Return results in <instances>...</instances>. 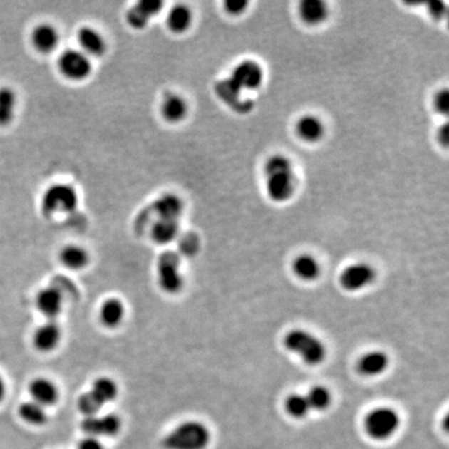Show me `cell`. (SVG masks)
<instances>
[{
  "label": "cell",
  "instance_id": "cell-16",
  "mask_svg": "<svg viewBox=\"0 0 449 449\" xmlns=\"http://www.w3.org/2000/svg\"><path fill=\"white\" fill-rule=\"evenodd\" d=\"M298 10L301 21L310 26L323 24L330 13L328 4L323 0H303Z\"/></svg>",
  "mask_w": 449,
  "mask_h": 449
},
{
  "label": "cell",
  "instance_id": "cell-28",
  "mask_svg": "<svg viewBox=\"0 0 449 449\" xmlns=\"http://www.w3.org/2000/svg\"><path fill=\"white\" fill-rule=\"evenodd\" d=\"M294 271L299 278L305 281L315 280L321 273L319 262L312 256L303 255L296 258L294 263Z\"/></svg>",
  "mask_w": 449,
  "mask_h": 449
},
{
  "label": "cell",
  "instance_id": "cell-33",
  "mask_svg": "<svg viewBox=\"0 0 449 449\" xmlns=\"http://www.w3.org/2000/svg\"><path fill=\"white\" fill-rule=\"evenodd\" d=\"M435 110L440 115H446L449 110V92L448 88L439 91L435 96L434 100Z\"/></svg>",
  "mask_w": 449,
  "mask_h": 449
},
{
  "label": "cell",
  "instance_id": "cell-37",
  "mask_svg": "<svg viewBox=\"0 0 449 449\" xmlns=\"http://www.w3.org/2000/svg\"><path fill=\"white\" fill-rule=\"evenodd\" d=\"M438 142L444 146H448L449 140V127L448 124H444L438 131Z\"/></svg>",
  "mask_w": 449,
  "mask_h": 449
},
{
  "label": "cell",
  "instance_id": "cell-24",
  "mask_svg": "<svg viewBox=\"0 0 449 449\" xmlns=\"http://www.w3.org/2000/svg\"><path fill=\"white\" fill-rule=\"evenodd\" d=\"M389 359L387 355L382 351H371L363 356L359 361L358 368L360 373L364 376H374L384 373L386 371Z\"/></svg>",
  "mask_w": 449,
  "mask_h": 449
},
{
  "label": "cell",
  "instance_id": "cell-19",
  "mask_svg": "<svg viewBox=\"0 0 449 449\" xmlns=\"http://www.w3.org/2000/svg\"><path fill=\"white\" fill-rule=\"evenodd\" d=\"M29 393L33 401L46 408L54 405L58 399V389L46 378H35L29 385Z\"/></svg>",
  "mask_w": 449,
  "mask_h": 449
},
{
  "label": "cell",
  "instance_id": "cell-12",
  "mask_svg": "<svg viewBox=\"0 0 449 449\" xmlns=\"http://www.w3.org/2000/svg\"><path fill=\"white\" fill-rule=\"evenodd\" d=\"M190 106L182 95L178 93H167L160 103V113L163 119L171 124L182 122L187 117Z\"/></svg>",
  "mask_w": 449,
  "mask_h": 449
},
{
  "label": "cell",
  "instance_id": "cell-23",
  "mask_svg": "<svg viewBox=\"0 0 449 449\" xmlns=\"http://www.w3.org/2000/svg\"><path fill=\"white\" fill-rule=\"evenodd\" d=\"M180 226L176 220L158 219L151 229V237L158 244H167L178 237Z\"/></svg>",
  "mask_w": 449,
  "mask_h": 449
},
{
  "label": "cell",
  "instance_id": "cell-13",
  "mask_svg": "<svg viewBox=\"0 0 449 449\" xmlns=\"http://www.w3.org/2000/svg\"><path fill=\"white\" fill-rule=\"evenodd\" d=\"M63 296L58 288L49 287L38 292L37 296L38 309L49 321H54L63 310Z\"/></svg>",
  "mask_w": 449,
  "mask_h": 449
},
{
  "label": "cell",
  "instance_id": "cell-36",
  "mask_svg": "<svg viewBox=\"0 0 449 449\" xmlns=\"http://www.w3.org/2000/svg\"><path fill=\"white\" fill-rule=\"evenodd\" d=\"M78 449H104L98 438L87 436L78 444Z\"/></svg>",
  "mask_w": 449,
  "mask_h": 449
},
{
  "label": "cell",
  "instance_id": "cell-4",
  "mask_svg": "<svg viewBox=\"0 0 449 449\" xmlns=\"http://www.w3.org/2000/svg\"><path fill=\"white\" fill-rule=\"evenodd\" d=\"M285 348L296 353L304 362L317 365L326 359V346L321 340L304 330H294L284 338Z\"/></svg>",
  "mask_w": 449,
  "mask_h": 449
},
{
  "label": "cell",
  "instance_id": "cell-26",
  "mask_svg": "<svg viewBox=\"0 0 449 449\" xmlns=\"http://www.w3.org/2000/svg\"><path fill=\"white\" fill-rule=\"evenodd\" d=\"M17 106V95L13 88H0V125L6 126L13 121Z\"/></svg>",
  "mask_w": 449,
  "mask_h": 449
},
{
  "label": "cell",
  "instance_id": "cell-38",
  "mask_svg": "<svg viewBox=\"0 0 449 449\" xmlns=\"http://www.w3.org/2000/svg\"><path fill=\"white\" fill-rule=\"evenodd\" d=\"M6 382H4V378H2V376H0V401H1L2 399H4V396H6Z\"/></svg>",
  "mask_w": 449,
  "mask_h": 449
},
{
  "label": "cell",
  "instance_id": "cell-18",
  "mask_svg": "<svg viewBox=\"0 0 449 449\" xmlns=\"http://www.w3.org/2000/svg\"><path fill=\"white\" fill-rule=\"evenodd\" d=\"M153 207L158 219L179 221L185 210V202L178 195L167 192L156 199Z\"/></svg>",
  "mask_w": 449,
  "mask_h": 449
},
{
  "label": "cell",
  "instance_id": "cell-27",
  "mask_svg": "<svg viewBox=\"0 0 449 449\" xmlns=\"http://www.w3.org/2000/svg\"><path fill=\"white\" fill-rule=\"evenodd\" d=\"M19 414L25 423L31 425L42 426L48 420L46 410L36 401H25L19 408Z\"/></svg>",
  "mask_w": 449,
  "mask_h": 449
},
{
  "label": "cell",
  "instance_id": "cell-7",
  "mask_svg": "<svg viewBox=\"0 0 449 449\" xmlns=\"http://www.w3.org/2000/svg\"><path fill=\"white\" fill-rule=\"evenodd\" d=\"M58 68L65 78L83 81L92 74L93 63L81 49H66L58 58Z\"/></svg>",
  "mask_w": 449,
  "mask_h": 449
},
{
  "label": "cell",
  "instance_id": "cell-30",
  "mask_svg": "<svg viewBox=\"0 0 449 449\" xmlns=\"http://www.w3.org/2000/svg\"><path fill=\"white\" fill-rule=\"evenodd\" d=\"M307 399L309 401L311 410L323 411L330 406L331 394L328 389L323 386H316L310 390L307 394Z\"/></svg>",
  "mask_w": 449,
  "mask_h": 449
},
{
  "label": "cell",
  "instance_id": "cell-1",
  "mask_svg": "<svg viewBox=\"0 0 449 449\" xmlns=\"http://www.w3.org/2000/svg\"><path fill=\"white\" fill-rule=\"evenodd\" d=\"M265 190L267 196L276 203L289 201L298 187L296 170L292 160L283 154H274L267 158L263 167Z\"/></svg>",
  "mask_w": 449,
  "mask_h": 449
},
{
  "label": "cell",
  "instance_id": "cell-14",
  "mask_svg": "<svg viewBox=\"0 0 449 449\" xmlns=\"http://www.w3.org/2000/svg\"><path fill=\"white\" fill-rule=\"evenodd\" d=\"M31 43L41 53H50L60 44V33L54 25L38 24L31 33Z\"/></svg>",
  "mask_w": 449,
  "mask_h": 449
},
{
  "label": "cell",
  "instance_id": "cell-8",
  "mask_svg": "<svg viewBox=\"0 0 449 449\" xmlns=\"http://www.w3.org/2000/svg\"><path fill=\"white\" fill-rule=\"evenodd\" d=\"M399 425L398 413L389 408H378L369 413L365 420L367 434L373 439L384 440L396 433Z\"/></svg>",
  "mask_w": 449,
  "mask_h": 449
},
{
  "label": "cell",
  "instance_id": "cell-25",
  "mask_svg": "<svg viewBox=\"0 0 449 449\" xmlns=\"http://www.w3.org/2000/svg\"><path fill=\"white\" fill-rule=\"evenodd\" d=\"M88 254L85 249L77 244H69L61 252V262L67 269L79 271L85 269L88 263Z\"/></svg>",
  "mask_w": 449,
  "mask_h": 449
},
{
  "label": "cell",
  "instance_id": "cell-31",
  "mask_svg": "<svg viewBox=\"0 0 449 449\" xmlns=\"http://www.w3.org/2000/svg\"><path fill=\"white\" fill-rule=\"evenodd\" d=\"M150 18L146 15L140 8L135 4V6H131L126 13V21L127 24L130 25L133 29H146L150 24Z\"/></svg>",
  "mask_w": 449,
  "mask_h": 449
},
{
  "label": "cell",
  "instance_id": "cell-22",
  "mask_svg": "<svg viewBox=\"0 0 449 449\" xmlns=\"http://www.w3.org/2000/svg\"><path fill=\"white\" fill-rule=\"evenodd\" d=\"M125 306L119 299H108L102 304L100 319L106 328L113 329L120 326L125 317Z\"/></svg>",
  "mask_w": 449,
  "mask_h": 449
},
{
  "label": "cell",
  "instance_id": "cell-17",
  "mask_svg": "<svg viewBox=\"0 0 449 449\" xmlns=\"http://www.w3.org/2000/svg\"><path fill=\"white\" fill-rule=\"evenodd\" d=\"M296 133L303 142L310 144L319 142L324 135V122L315 115H303L296 121Z\"/></svg>",
  "mask_w": 449,
  "mask_h": 449
},
{
  "label": "cell",
  "instance_id": "cell-15",
  "mask_svg": "<svg viewBox=\"0 0 449 449\" xmlns=\"http://www.w3.org/2000/svg\"><path fill=\"white\" fill-rule=\"evenodd\" d=\"M61 339H62V329L56 323V321H49L42 324L36 331L33 344L38 351L48 353L60 344Z\"/></svg>",
  "mask_w": 449,
  "mask_h": 449
},
{
  "label": "cell",
  "instance_id": "cell-2",
  "mask_svg": "<svg viewBox=\"0 0 449 449\" xmlns=\"http://www.w3.org/2000/svg\"><path fill=\"white\" fill-rule=\"evenodd\" d=\"M210 442L207 426L194 420L179 424L162 440L165 449H205Z\"/></svg>",
  "mask_w": 449,
  "mask_h": 449
},
{
  "label": "cell",
  "instance_id": "cell-21",
  "mask_svg": "<svg viewBox=\"0 0 449 449\" xmlns=\"http://www.w3.org/2000/svg\"><path fill=\"white\" fill-rule=\"evenodd\" d=\"M194 22V13L185 4H177L167 13V29L176 35L187 33Z\"/></svg>",
  "mask_w": 449,
  "mask_h": 449
},
{
  "label": "cell",
  "instance_id": "cell-35",
  "mask_svg": "<svg viewBox=\"0 0 449 449\" xmlns=\"http://www.w3.org/2000/svg\"><path fill=\"white\" fill-rule=\"evenodd\" d=\"M428 11H430V16L436 18V19H442L448 14V8H446L445 4L442 1L430 2L428 4Z\"/></svg>",
  "mask_w": 449,
  "mask_h": 449
},
{
  "label": "cell",
  "instance_id": "cell-9",
  "mask_svg": "<svg viewBox=\"0 0 449 449\" xmlns=\"http://www.w3.org/2000/svg\"><path fill=\"white\" fill-rule=\"evenodd\" d=\"M121 419L115 414L93 415L81 421V430L90 437H113L121 430Z\"/></svg>",
  "mask_w": 449,
  "mask_h": 449
},
{
  "label": "cell",
  "instance_id": "cell-32",
  "mask_svg": "<svg viewBox=\"0 0 449 449\" xmlns=\"http://www.w3.org/2000/svg\"><path fill=\"white\" fill-rule=\"evenodd\" d=\"M138 8L152 19L162 12L163 2L160 0H140L137 4Z\"/></svg>",
  "mask_w": 449,
  "mask_h": 449
},
{
  "label": "cell",
  "instance_id": "cell-5",
  "mask_svg": "<svg viewBox=\"0 0 449 449\" xmlns=\"http://www.w3.org/2000/svg\"><path fill=\"white\" fill-rule=\"evenodd\" d=\"M79 203L78 192L67 183H56L47 188L43 195L42 210L46 215L71 213Z\"/></svg>",
  "mask_w": 449,
  "mask_h": 449
},
{
  "label": "cell",
  "instance_id": "cell-6",
  "mask_svg": "<svg viewBox=\"0 0 449 449\" xmlns=\"http://www.w3.org/2000/svg\"><path fill=\"white\" fill-rule=\"evenodd\" d=\"M180 258L172 252L162 254L158 259V284L167 294H178L185 287V278L180 271Z\"/></svg>",
  "mask_w": 449,
  "mask_h": 449
},
{
  "label": "cell",
  "instance_id": "cell-34",
  "mask_svg": "<svg viewBox=\"0 0 449 449\" xmlns=\"http://www.w3.org/2000/svg\"><path fill=\"white\" fill-rule=\"evenodd\" d=\"M224 6L227 13L232 16H238L246 12L249 2L244 0H228L224 2Z\"/></svg>",
  "mask_w": 449,
  "mask_h": 449
},
{
  "label": "cell",
  "instance_id": "cell-10",
  "mask_svg": "<svg viewBox=\"0 0 449 449\" xmlns=\"http://www.w3.org/2000/svg\"><path fill=\"white\" fill-rule=\"evenodd\" d=\"M376 279V272L366 263H357L344 269L340 284L349 291H359L371 285Z\"/></svg>",
  "mask_w": 449,
  "mask_h": 449
},
{
  "label": "cell",
  "instance_id": "cell-3",
  "mask_svg": "<svg viewBox=\"0 0 449 449\" xmlns=\"http://www.w3.org/2000/svg\"><path fill=\"white\" fill-rule=\"evenodd\" d=\"M264 81L262 66L255 61L246 60L233 68L230 76L222 81L231 96L242 98V93L253 92L262 87Z\"/></svg>",
  "mask_w": 449,
  "mask_h": 449
},
{
  "label": "cell",
  "instance_id": "cell-29",
  "mask_svg": "<svg viewBox=\"0 0 449 449\" xmlns=\"http://www.w3.org/2000/svg\"><path fill=\"white\" fill-rule=\"evenodd\" d=\"M287 410L291 416L303 418L311 411L307 396L301 394H292L287 401Z\"/></svg>",
  "mask_w": 449,
  "mask_h": 449
},
{
  "label": "cell",
  "instance_id": "cell-11",
  "mask_svg": "<svg viewBox=\"0 0 449 449\" xmlns=\"http://www.w3.org/2000/svg\"><path fill=\"white\" fill-rule=\"evenodd\" d=\"M77 41L81 51L91 56H102L108 50L105 38L93 26H83L77 31Z\"/></svg>",
  "mask_w": 449,
  "mask_h": 449
},
{
  "label": "cell",
  "instance_id": "cell-20",
  "mask_svg": "<svg viewBox=\"0 0 449 449\" xmlns=\"http://www.w3.org/2000/svg\"><path fill=\"white\" fill-rule=\"evenodd\" d=\"M91 398L100 408H103L108 403H112L118 398L119 387L117 383L108 376H100L93 382L92 387L88 390Z\"/></svg>",
  "mask_w": 449,
  "mask_h": 449
}]
</instances>
